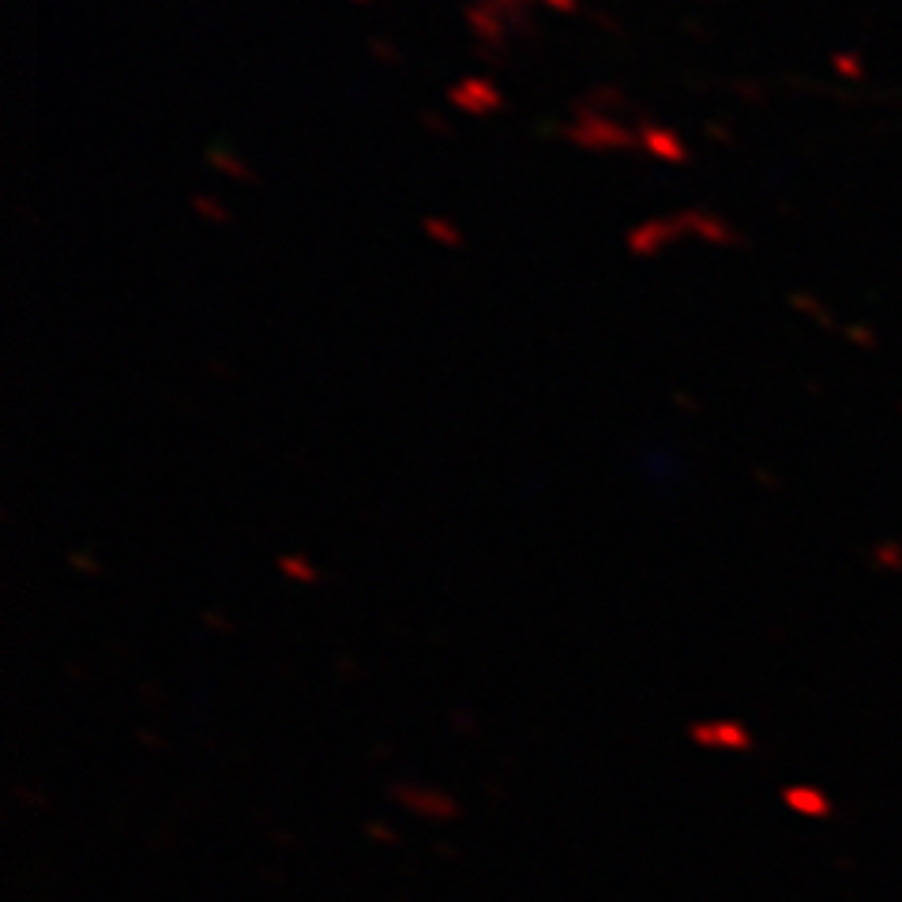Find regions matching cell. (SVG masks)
I'll use <instances>...</instances> for the list:
<instances>
[{
  "mask_svg": "<svg viewBox=\"0 0 902 902\" xmlns=\"http://www.w3.org/2000/svg\"><path fill=\"white\" fill-rule=\"evenodd\" d=\"M207 162H211L218 173H230L237 181H256V173L249 170V162L237 158L234 151H226V147H211V151H207Z\"/></svg>",
  "mask_w": 902,
  "mask_h": 902,
  "instance_id": "7",
  "label": "cell"
},
{
  "mask_svg": "<svg viewBox=\"0 0 902 902\" xmlns=\"http://www.w3.org/2000/svg\"><path fill=\"white\" fill-rule=\"evenodd\" d=\"M493 12H500L504 19H512V23H519L523 31H530V8H534V0H485Z\"/></svg>",
  "mask_w": 902,
  "mask_h": 902,
  "instance_id": "8",
  "label": "cell"
},
{
  "mask_svg": "<svg viewBox=\"0 0 902 902\" xmlns=\"http://www.w3.org/2000/svg\"><path fill=\"white\" fill-rule=\"evenodd\" d=\"M361 4H365V0H361Z\"/></svg>",
  "mask_w": 902,
  "mask_h": 902,
  "instance_id": "14",
  "label": "cell"
},
{
  "mask_svg": "<svg viewBox=\"0 0 902 902\" xmlns=\"http://www.w3.org/2000/svg\"><path fill=\"white\" fill-rule=\"evenodd\" d=\"M451 106H459L463 113L470 117H489V113H497L504 106V91H497L489 79H463V83H455L448 91Z\"/></svg>",
  "mask_w": 902,
  "mask_h": 902,
  "instance_id": "2",
  "label": "cell"
},
{
  "mask_svg": "<svg viewBox=\"0 0 902 902\" xmlns=\"http://www.w3.org/2000/svg\"><path fill=\"white\" fill-rule=\"evenodd\" d=\"M373 49L380 53V57H391V64H395V57H399V53H395V49H388L384 42H373Z\"/></svg>",
  "mask_w": 902,
  "mask_h": 902,
  "instance_id": "13",
  "label": "cell"
},
{
  "mask_svg": "<svg viewBox=\"0 0 902 902\" xmlns=\"http://www.w3.org/2000/svg\"><path fill=\"white\" fill-rule=\"evenodd\" d=\"M467 23H470V31L478 34V42L489 49H504V42H508V31H504V23L508 19L500 16V12H493L485 0H474L467 8Z\"/></svg>",
  "mask_w": 902,
  "mask_h": 902,
  "instance_id": "5",
  "label": "cell"
},
{
  "mask_svg": "<svg viewBox=\"0 0 902 902\" xmlns=\"http://www.w3.org/2000/svg\"><path fill=\"white\" fill-rule=\"evenodd\" d=\"M576 117L579 125L568 128V140L579 143L583 151H636V147H643L639 132H632L628 125L613 121L606 113H598V109L583 106V102L576 106Z\"/></svg>",
  "mask_w": 902,
  "mask_h": 902,
  "instance_id": "1",
  "label": "cell"
},
{
  "mask_svg": "<svg viewBox=\"0 0 902 902\" xmlns=\"http://www.w3.org/2000/svg\"><path fill=\"white\" fill-rule=\"evenodd\" d=\"M677 226L685 230V234H700L707 241H722V237H730L726 230V222H718L711 215H700V211H685V215H677Z\"/></svg>",
  "mask_w": 902,
  "mask_h": 902,
  "instance_id": "6",
  "label": "cell"
},
{
  "mask_svg": "<svg viewBox=\"0 0 902 902\" xmlns=\"http://www.w3.org/2000/svg\"><path fill=\"white\" fill-rule=\"evenodd\" d=\"M643 151L654 158H662V162H677V166H685V162H692V155H688V147L685 140L673 132V128L666 125H643Z\"/></svg>",
  "mask_w": 902,
  "mask_h": 902,
  "instance_id": "4",
  "label": "cell"
},
{
  "mask_svg": "<svg viewBox=\"0 0 902 902\" xmlns=\"http://www.w3.org/2000/svg\"><path fill=\"white\" fill-rule=\"evenodd\" d=\"M681 237H685V230L677 226V218H647L628 234V249L636 256H658L666 245L681 241Z\"/></svg>",
  "mask_w": 902,
  "mask_h": 902,
  "instance_id": "3",
  "label": "cell"
},
{
  "mask_svg": "<svg viewBox=\"0 0 902 902\" xmlns=\"http://www.w3.org/2000/svg\"><path fill=\"white\" fill-rule=\"evenodd\" d=\"M192 207H196V215L211 218V222H230L226 207H222L218 200H211V196H192Z\"/></svg>",
  "mask_w": 902,
  "mask_h": 902,
  "instance_id": "10",
  "label": "cell"
},
{
  "mask_svg": "<svg viewBox=\"0 0 902 902\" xmlns=\"http://www.w3.org/2000/svg\"><path fill=\"white\" fill-rule=\"evenodd\" d=\"M421 230H425V234L433 237V241H440V245H451V249H455V245H463V234H459V226H451L448 218H425V222H421Z\"/></svg>",
  "mask_w": 902,
  "mask_h": 902,
  "instance_id": "9",
  "label": "cell"
},
{
  "mask_svg": "<svg viewBox=\"0 0 902 902\" xmlns=\"http://www.w3.org/2000/svg\"><path fill=\"white\" fill-rule=\"evenodd\" d=\"M583 106H598V113H602V106H628V94L613 91V87H598Z\"/></svg>",
  "mask_w": 902,
  "mask_h": 902,
  "instance_id": "11",
  "label": "cell"
},
{
  "mask_svg": "<svg viewBox=\"0 0 902 902\" xmlns=\"http://www.w3.org/2000/svg\"><path fill=\"white\" fill-rule=\"evenodd\" d=\"M545 8H553V12H576L579 0H542Z\"/></svg>",
  "mask_w": 902,
  "mask_h": 902,
  "instance_id": "12",
  "label": "cell"
}]
</instances>
